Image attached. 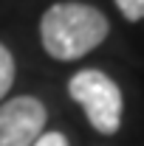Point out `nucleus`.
I'll return each mask as SVG.
<instances>
[{
    "label": "nucleus",
    "mask_w": 144,
    "mask_h": 146,
    "mask_svg": "<svg viewBox=\"0 0 144 146\" xmlns=\"http://www.w3.org/2000/svg\"><path fill=\"white\" fill-rule=\"evenodd\" d=\"M110 34L108 17L88 3L62 0L42 11L40 20V42L45 54L59 62H73L96 51Z\"/></svg>",
    "instance_id": "obj_1"
},
{
    "label": "nucleus",
    "mask_w": 144,
    "mask_h": 146,
    "mask_svg": "<svg viewBox=\"0 0 144 146\" xmlns=\"http://www.w3.org/2000/svg\"><path fill=\"white\" fill-rule=\"evenodd\" d=\"M116 9L122 11V17L130 20V23H139L144 20V0H113Z\"/></svg>",
    "instance_id": "obj_5"
},
{
    "label": "nucleus",
    "mask_w": 144,
    "mask_h": 146,
    "mask_svg": "<svg viewBox=\"0 0 144 146\" xmlns=\"http://www.w3.org/2000/svg\"><path fill=\"white\" fill-rule=\"evenodd\" d=\"M14 73H17V68H14V56H11V51L0 42V101H6V96H9V90H11Z\"/></svg>",
    "instance_id": "obj_4"
},
{
    "label": "nucleus",
    "mask_w": 144,
    "mask_h": 146,
    "mask_svg": "<svg viewBox=\"0 0 144 146\" xmlns=\"http://www.w3.org/2000/svg\"><path fill=\"white\" fill-rule=\"evenodd\" d=\"M34 146H68V138H65L62 132L51 129V132H42V135L34 141Z\"/></svg>",
    "instance_id": "obj_6"
},
{
    "label": "nucleus",
    "mask_w": 144,
    "mask_h": 146,
    "mask_svg": "<svg viewBox=\"0 0 144 146\" xmlns=\"http://www.w3.org/2000/svg\"><path fill=\"white\" fill-rule=\"evenodd\" d=\"M68 93L82 107L88 124L99 135H116L119 132L124 101H122L119 84L105 70H96V68L76 70L71 76V82H68Z\"/></svg>",
    "instance_id": "obj_2"
},
{
    "label": "nucleus",
    "mask_w": 144,
    "mask_h": 146,
    "mask_svg": "<svg viewBox=\"0 0 144 146\" xmlns=\"http://www.w3.org/2000/svg\"><path fill=\"white\" fill-rule=\"evenodd\" d=\"M48 110L34 96H14L0 101V146H34L45 132Z\"/></svg>",
    "instance_id": "obj_3"
}]
</instances>
